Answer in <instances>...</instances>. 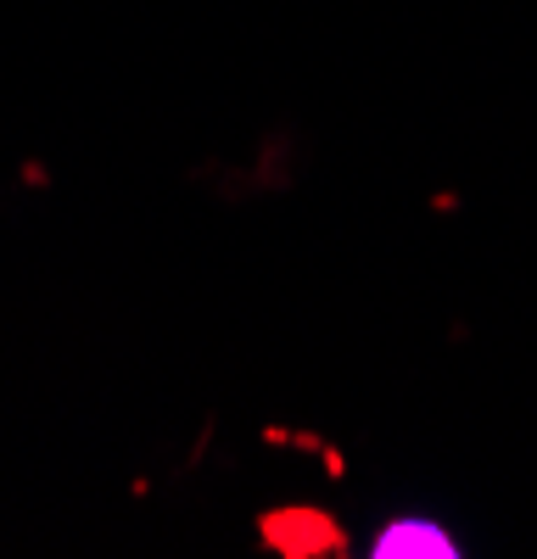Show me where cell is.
<instances>
[{
    "label": "cell",
    "instance_id": "obj_1",
    "mask_svg": "<svg viewBox=\"0 0 537 559\" xmlns=\"http://www.w3.org/2000/svg\"><path fill=\"white\" fill-rule=\"evenodd\" d=\"M381 554H454L442 532H420V526H397L381 537Z\"/></svg>",
    "mask_w": 537,
    "mask_h": 559
}]
</instances>
